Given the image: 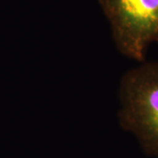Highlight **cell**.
<instances>
[{
	"mask_svg": "<svg viewBox=\"0 0 158 158\" xmlns=\"http://www.w3.org/2000/svg\"><path fill=\"white\" fill-rule=\"evenodd\" d=\"M110 22L118 50L145 61L152 43H158V0H98Z\"/></svg>",
	"mask_w": 158,
	"mask_h": 158,
	"instance_id": "obj_2",
	"label": "cell"
},
{
	"mask_svg": "<svg viewBox=\"0 0 158 158\" xmlns=\"http://www.w3.org/2000/svg\"><path fill=\"white\" fill-rule=\"evenodd\" d=\"M118 119L148 155L158 158V62L128 70L119 85Z\"/></svg>",
	"mask_w": 158,
	"mask_h": 158,
	"instance_id": "obj_1",
	"label": "cell"
}]
</instances>
